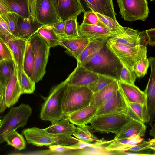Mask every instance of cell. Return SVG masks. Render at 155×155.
Listing matches in <instances>:
<instances>
[{"label": "cell", "mask_w": 155, "mask_h": 155, "mask_svg": "<svg viewBox=\"0 0 155 155\" xmlns=\"http://www.w3.org/2000/svg\"><path fill=\"white\" fill-rule=\"evenodd\" d=\"M90 40L79 35L77 37L60 38L59 45L66 48L65 52L77 60Z\"/></svg>", "instance_id": "obj_16"}, {"label": "cell", "mask_w": 155, "mask_h": 155, "mask_svg": "<svg viewBox=\"0 0 155 155\" xmlns=\"http://www.w3.org/2000/svg\"><path fill=\"white\" fill-rule=\"evenodd\" d=\"M1 119L0 118V124L1 123Z\"/></svg>", "instance_id": "obj_55"}, {"label": "cell", "mask_w": 155, "mask_h": 155, "mask_svg": "<svg viewBox=\"0 0 155 155\" xmlns=\"http://www.w3.org/2000/svg\"><path fill=\"white\" fill-rule=\"evenodd\" d=\"M17 74L23 94L33 93L35 89V83L26 74L24 70L20 73L17 72Z\"/></svg>", "instance_id": "obj_34"}, {"label": "cell", "mask_w": 155, "mask_h": 155, "mask_svg": "<svg viewBox=\"0 0 155 155\" xmlns=\"http://www.w3.org/2000/svg\"><path fill=\"white\" fill-rule=\"evenodd\" d=\"M146 127L143 122L132 120L126 124L115 134L114 140L127 138L134 134L140 137L145 135Z\"/></svg>", "instance_id": "obj_23"}, {"label": "cell", "mask_w": 155, "mask_h": 155, "mask_svg": "<svg viewBox=\"0 0 155 155\" xmlns=\"http://www.w3.org/2000/svg\"><path fill=\"white\" fill-rule=\"evenodd\" d=\"M151 1H154L155 0H150Z\"/></svg>", "instance_id": "obj_56"}, {"label": "cell", "mask_w": 155, "mask_h": 155, "mask_svg": "<svg viewBox=\"0 0 155 155\" xmlns=\"http://www.w3.org/2000/svg\"><path fill=\"white\" fill-rule=\"evenodd\" d=\"M68 117L64 118L44 129L48 133L54 135H65L71 136L75 130L76 127L70 123Z\"/></svg>", "instance_id": "obj_27"}, {"label": "cell", "mask_w": 155, "mask_h": 155, "mask_svg": "<svg viewBox=\"0 0 155 155\" xmlns=\"http://www.w3.org/2000/svg\"><path fill=\"white\" fill-rule=\"evenodd\" d=\"M98 79L88 85V87L93 93H95L111 83L114 79L105 75L98 74Z\"/></svg>", "instance_id": "obj_37"}, {"label": "cell", "mask_w": 155, "mask_h": 155, "mask_svg": "<svg viewBox=\"0 0 155 155\" xmlns=\"http://www.w3.org/2000/svg\"><path fill=\"white\" fill-rule=\"evenodd\" d=\"M121 17L127 21H145L148 16L149 9L147 0H116Z\"/></svg>", "instance_id": "obj_9"}, {"label": "cell", "mask_w": 155, "mask_h": 155, "mask_svg": "<svg viewBox=\"0 0 155 155\" xmlns=\"http://www.w3.org/2000/svg\"><path fill=\"white\" fill-rule=\"evenodd\" d=\"M97 110L95 107L89 105L70 115L68 117L69 121L77 126L86 125L94 117Z\"/></svg>", "instance_id": "obj_24"}, {"label": "cell", "mask_w": 155, "mask_h": 155, "mask_svg": "<svg viewBox=\"0 0 155 155\" xmlns=\"http://www.w3.org/2000/svg\"><path fill=\"white\" fill-rule=\"evenodd\" d=\"M0 54L3 59H13L12 54L7 42L0 36Z\"/></svg>", "instance_id": "obj_45"}, {"label": "cell", "mask_w": 155, "mask_h": 155, "mask_svg": "<svg viewBox=\"0 0 155 155\" xmlns=\"http://www.w3.org/2000/svg\"><path fill=\"white\" fill-rule=\"evenodd\" d=\"M93 93L87 87L68 85L63 96V118L90 105Z\"/></svg>", "instance_id": "obj_2"}, {"label": "cell", "mask_w": 155, "mask_h": 155, "mask_svg": "<svg viewBox=\"0 0 155 155\" xmlns=\"http://www.w3.org/2000/svg\"><path fill=\"white\" fill-rule=\"evenodd\" d=\"M78 33L80 36L90 41L97 39H109L119 35L97 25L82 23L78 27Z\"/></svg>", "instance_id": "obj_14"}, {"label": "cell", "mask_w": 155, "mask_h": 155, "mask_svg": "<svg viewBox=\"0 0 155 155\" xmlns=\"http://www.w3.org/2000/svg\"><path fill=\"white\" fill-rule=\"evenodd\" d=\"M29 40L35 56L34 67L31 79L36 83L42 80L45 74L51 47L37 32Z\"/></svg>", "instance_id": "obj_7"}, {"label": "cell", "mask_w": 155, "mask_h": 155, "mask_svg": "<svg viewBox=\"0 0 155 155\" xmlns=\"http://www.w3.org/2000/svg\"><path fill=\"white\" fill-rule=\"evenodd\" d=\"M136 77L134 71L123 64L121 70L120 81L124 83L134 84Z\"/></svg>", "instance_id": "obj_41"}, {"label": "cell", "mask_w": 155, "mask_h": 155, "mask_svg": "<svg viewBox=\"0 0 155 155\" xmlns=\"http://www.w3.org/2000/svg\"><path fill=\"white\" fill-rule=\"evenodd\" d=\"M152 129L150 131V134L155 137V124H154L152 126Z\"/></svg>", "instance_id": "obj_53"}, {"label": "cell", "mask_w": 155, "mask_h": 155, "mask_svg": "<svg viewBox=\"0 0 155 155\" xmlns=\"http://www.w3.org/2000/svg\"><path fill=\"white\" fill-rule=\"evenodd\" d=\"M5 88L0 82V113L5 111L6 108L5 103Z\"/></svg>", "instance_id": "obj_51"}, {"label": "cell", "mask_w": 155, "mask_h": 155, "mask_svg": "<svg viewBox=\"0 0 155 155\" xmlns=\"http://www.w3.org/2000/svg\"><path fill=\"white\" fill-rule=\"evenodd\" d=\"M106 44L90 59L81 64L91 71L119 80L123 64Z\"/></svg>", "instance_id": "obj_1"}, {"label": "cell", "mask_w": 155, "mask_h": 155, "mask_svg": "<svg viewBox=\"0 0 155 155\" xmlns=\"http://www.w3.org/2000/svg\"><path fill=\"white\" fill-rule=\"evenodd\" d=\"M44 25L31 18L19 16L17 22L18 37L28 41Z\"/></svg>", "instance_id": "obj_20"}, {"label": "cell", "mask_w": 155, "mask_h": 155, "mask_svg": "<svg viewBox=\"0 0 155 155\" xmlns=\"http://www.w3.org/2000/svg\"><path fill=\"white\" fill-rule=\"evenodd\" d=\"M23 94L16 72V69L7 82L5 89V103L9 108L18 101Z\"/></svg>", "instance_id": "obj_18"}, {"label": "cell", "mask_w": 155, "mask_h": 155, "mask_svg": "<svg viewBox=\"0 0 155 155\" xmlns=\"http://www.w3.org/2000/svg\"><path fill=\"white\" fill-rule=\"evenodd\" d=\"M128 106L143 123L148 122L146 105L138 103H128Z\"/></svg>", "instance_id": "obj_39"}, {"label": "cell", "mask_w": 155, "mask_h": 155, "mask_svg": "<svg viewBox=\"0 0 155 155\" xmlns=\"http://www.w3.org/2000/svg\"><path fill=\"white\" fill-rule=\"evenodd\" d=\"M7 0L14 12L23 18H31L28 0Z\"/></svg>", "instance_id": "obj_32"}, {"label": "cell", "mask_w": 155, "mask_h": 155, "mask_svg": "<svg viewBox=\"0 0 155 155\" xmlns=\"http://www.w3.org/2000/svg\"><path fill=\"white\" fill-rule=\"evenodd\" d=\"M59 19L63 21L78 15L85 10L80 0H52Z\"/></svg>", "instance_id": "obj_12"}, {"label": "cell", "mask_w": 155, "mask_h": 155, "mask_svg": "<svg viewBox=\"0 0 155 155\" xmlns=\"http://www.w3.org/2000/svg\"><path fill=\"white\" fill-rule=\"evenodd\" d=\"M16 67L12 58L0 61V82L5 88L10 77L15 72Z\"/></svg>", "instance_id": "obj_28"}, {"label": "cell", "mask_w": 155, "mask_h": 155, "mask_svg": "<svg viewBox=\"0 0 155 155\" xmlns=\"http://www.w3.org/2000/svg\"><path fill=\"white\" fill-rule=\"evenodd\" d=\"M65 21L60 20L52 26L54 31L60 38L65 37L64 30Z\"/></svg>", "instance_id": "obj_46"}, {"label": "cell", "mask_w": 155, "mask_h": 155, "mask_svg": "<svg viewBox=\"0 0 155 155\" xmlns=\"http://www.w3.org/2000/svg\"><path fill=\"white\" fill-rule=\"evenodd\" d=\"M119 87L128 103H138L146 105V96L134 84H130L118 80Z\"/></svg>", "instance_id": "obj_22"}, {"label": "cell", "mask_w": 155, "mask_h": 155, "mask_svg": "<svg viewBox=\"0 0 155 155\" xmlns=\"http://www.w3.org/2000/svg\"><path fill=\"white\" fill-rule=\"evenodd\" d=\"M81 147H84V143L81 141L71 146L54 144L49 146L51 151L59 153H64L72 150L77 149L80 148H81Z\"/></svg>", "instance_id": "obj_43"}, {"label": "cell", "mask_w": 155, "mask_h": 155, "mask_svg": "<svg viewBox=\"0 0 155 155\" xmlns=\"http://www.w3.org/2000/svg\"><path fill=\"white\" fill-rule=\"evenodd\" d=\"M35 14V20L44 25H53L60 20L52 0H36Z\"/></svg>", "instance_id": "obj_10"}, {"label": "cell", "mask_w": 155, "mask_h": 155, "mask_svg": "<svg viewBox=\"0 0 155 155\" xmlns=\"http://www.w3.org/2000/svg\"><path fill=\"white\" fill-rule=\"evenodd\" d=\"M128 105V102L119 87L111 98L97 109L94 117L107 114H125Z\"/></svg>", "instance_id": "obj_11"}, {"label": "cell", "mask_w": 155, "mask_h": 155, "mask_svg": "<svg viewBox=\"0 0 155 155\" xmlns=\"http://www.w3.org/2000/svg\"><path fill=\"white\" fill-rule=\"evenodd\" d=\"M98 79L97 74L87 69L78 63L77 67L65 81L68 85L87 87Z\"/></svg>", "instance_id": "obj_13"}, {"label": "cell", "mask_w": 155, "mask_h": 155, "mask_svg": "<svg viewBox=\"0 0 155 155\" xmlns=\"http://www.w3.org/2000/svg\"><path fill=\"white\" fill-rule=\"evenodd\" d=\"M119 88L118 80L115 79L111 83L100 91L93 93L90 105L97 109L109 100Z\"/></svg>", "instance_id": "obj_21"}, {"label": "cell", "mask_w": 155, "mask_h": 155, "mask_svg": "<svg viewBox=\"0 0 155 155\" xmlns=\"http://www.w3.org/2000/svg\"><path fill=\"white\" fill-rule=\"evenodd\" d=\"M147 36L145 31L139 32L137 30L127 27L123 33L109 39L117 43L134 47L143 45V39Z\"/></svg>", "instance_id": "obj_19"}, {"label": "cell", "mask_w": 155, "mask_h": 155, "mask_svg": "<svg viewBox=\"0 0 155 155\" xmlns=\"http://www.w3.org/2000/svg\"><path fill=\"white\" fill-rule=\"evenodd\" d=\"M28 41L19 37H13L7 41L12 54L16 71L18 72L23 70L24 59Z\"/></svg>", "instance_id": "obj_15"}, {"label": "cell", "mask_w": 155, "mask_h": 155, "mask_svg": "<svg viewBox=\"0 0 155 155\" xmlns=\"http://www.w3.org/2000/svg\"><path fill=\"white\" fill-rule=\"evenodd\" d=\"M5 141L7 144L14 147L20 150L26 147V141L22 135L19 134L15 130L13 131L5 138Z\"/></svg>", "instance_id": "obj_35"}, {"label": "cell", "mask_w": 155, "mask_h": 155, "mask_svg": "<svg viewBox=\"0 0 155 155\" xmlns=\"http://www.w3.org/2000/svg\"><path fill=\"white\" fill-rule=\"evenodd\" d=\"M67 86L64 81L52 89L42 107L40 113L42 120L53 124L63 118L62 101Z\"/></svg>", "instance_id": "obj_4"}, {"label": "cell", "mask_w": 155, "mask_h": 155, "mask_svg": "<svg viewBox=\"0 0 155 155\" xmlns=\"http://www.w3.org/2000/svg\"><path fill=\"white\" fill-rule=\"evenodd\" d=\"M95 13L99 20L97 25L106 28L119 35L123 33L127 28V27H123L120 25L117 21H115L109 17L99 13Z\"/></svg>", "instance_id": "obj_29"}, {"label": "cell", "mask_w": 155, "mask_h": 155, "mask_svg": "<svg viewBox=\"0 0 155 155\" xmlns=\"http://www.w3.org/2000/svg\"><path fill=\"white\" fill-rule=\"evenodd\" d=\"M81 4L94 12L117 21L112 0H80Z\"/></svg>", "instance_id": "obj_17"}, {"label": "cell", "mask_w": 155, "mask_h": 155, "mask_svg": "<svg viewBox=\"0 0 155 155\" xmlns=\"http://www.w3.org/2000/svg\"><path fill=\"white\" fill-rule=\"evenodd\" d=\"M149 66V59L147 58L138 61L133 66V70L136 77H143L147 73Z\"/></svg>", "instance_id": "obj_40"}, {"label": "cell", "mask_w": 155, "mask_h": 155, "mask_svg": "<svg viewBox=\"0 0 155 155\" xmlns=\"http://www.w3.org/2000/svg\"><path fill=\"white\" fill-rule=\"evenodd\" d=\"M2 59H3L0 54V61H1Z\"/></svg>", "instance_id": "obj_54"}, {"label": "cell", "mask_w": 155, "mask_h": 155, "mask_svg": "<svg viewBox=\"0 0 155 155\" xmlns=\"http://www.w3.org/2000/svg\"><path fill=\"white\" fill-rule=\"evenodd\" d=\"M109 39H97L90 41L78 59V63L81 64L92 58L107 43Z\"/></svg>", "instance_id": "obj_26"}, {"label": "cell", "mask_w": 155, "mask_h": 155, "mask_svg": "<svg viewBox=\"0 0 155 155\" xmlns=\"http://www.w3.org/2000/svg\"><path fill=\"white\" fill-rule=\"evenodd\" d=\"M0 36L6 42L9 39L13 37H15L11 34L10 31L6 29L0 23Z\"/></svg>", "instance_id": "obj_50"}, {"label": "cell", "mask_w": 155, "mask_h": 155, "mask_svg": "<svg viewBox=\"0 0 155 155\" xmlns=\"http://www.w3.org/2000/svg\"><path fill=\"white\" fill-rule=\"evenodd\" d=\"M27 142L37 146H50L54 144L72 145L80 141L71 136L54 135L49 133L44 129L33 127L23 129L22 131Z\"/></svg>", "instance_id": "obj_3"}, {"label": "cell", "mask_w": 155, "mask_h": 155, "mask_svg": "<svg viewBox=\"0 0 155 155\" xmlns=\"http://www.w3.org/2000/svg\"><path fill=\"white\" fill-rule=\"evenodd\" d=\"M106 45L122 64L132 70L137 62L147 58V47L143 45L132 47L116 42L109 39Z\"/></svg>", "instance_id": "obj_6"}, {"label": "cell", "mask_w": 155, "mask_h": 155, "mask_svg": "<svg viewBox=\"0 0 155 155\" xmlns=\"http://www.w3.org/2000/svg\"><path fill=\"white\" fill-rule=\"evenodd\" d=\"M146 150H152L155 151L154 138L148 141L143 140L141 143L127 149L125 151H135Z\"/></svg>", "instance_id": "obj_42"}, {"label": "cell", "mask_w": 155, "mask_h": 155, "mask_svg": "<svg viewBox=\"0 0 155 155\" xmlns=\"http://www.w3.org/2000/svg\"><path fill=\"white\" fill-rule=\"evenodd\" d=\"M31 18L34 21L35 19V6L36 0H28Z\"/></svg>", "instance_id": "obj_52"}, {"label": "cell", "mask_w": 155, "mask_h": 155, "mask_svg": "<svg viewBox=\"0 0 155 155\" xmlns=\"http://www.w3.org/2000/svg\"><path fill=\"white\" fill-rule=\"evenodd\" d=\"M84 16L82 23L88 25H97L99 20L95 13L91 10L85 11L84 12Z\"/></svg>", "instance_id": "obj_44"}, {"label": "cell", "mask_w": 155, "mask_h": 155, "mask_svg": "<svg viewBox=\"0 0 155 155\" xmlns=\"http://www.w3.org/2000/svg\"><path fill=\"white\" fill-rule=\"evenodd\" d=\"M35 65V56L29 40L28 41L23 61V68L26 74L31 78Z\"/></svg>", "instance_id": "obj_33"}, {"label": "cell", "mask_w": 155, "mask_h": 155, "mask_svg": "<svg viewBox=\"0 0 155 155\" xmlns=\"http://www.w3.org/2000/svg\"><path fill=\"white\" fill-rule=\"evenodd\" d=\"M144 140L138 135L134 134L127 138L112 140L105 147L108 151L114 152L125 151L127 149L138 144Z\"/></svg>", "instance_id": "obj_25"}, {"label": "cell", "mask_w": 155, "mask_h": 155, "mask_svg": "<svg viewBox=\"0 0 155 155\" xmlns=\"http://www.w3.org/2000/svg\"><path fill=\"white\" fill-rule=\"evenodd\" d=\"M1 16L7 23L11 34L15 37H18L17 22L19 15L11 12Z\"/></svg>", "instance_id": "obj_36"}, {"label": "cell", "mask_w": 155, "mask_h": 155, "mask_svg": "<svg viewBox=\"0 0 155 155\" xmlns=\"http://www.w3.org/2000/svg\"><path fill=\"white\" fill-rule=\"evenodd\" d=\"M14 12L7 0H0V15Z\"/></svg>", "instance_id": "obj_48"}, {"label": "cell", "mask_w": 155, "mask_h": 155, "mask_svg": "<svg viewBox=\"0 0 155 155\" xmlns=\"http://www.w3.org/2000/svg\"><path fill=\"white\" fill-rule=\"evenodd\" d=\"M37 32L51 47L60 45V38L54 31L52 25H44Z\"/></svg>", "instance_id": "obj_30"}, {"label": "cell", "mask_w": 155, "mask_h": 155, "mask_svg": "<svg viewBox=\"0 0 155 155\" xmlns=\"http://www.w3.org/2000/svg\"><path fill=\"white\" fill-rule=\"evenodd\" d=\"M32 109L28 104L21 103L18 107H12L1 120L0 124V144L5 142L11 133L26 124Z\"/></svg>", "instance_id": "obj_5"}, {"label": "cell", "mask_w": 155, "mask_h": 155, "mask_svg": "<svg viewBox=\"0 0 155 155\" xmlns=\"http://www.w3.org/2000/svg\"><path fill=\"white\" fill-rule=\"evenodd\" d=\"M155 151L146 150L138 151H124L119 152V155H155Z\"/></svg>", "instance_id": "obj_47"}, {"label": "cell", "mask_w": 155, "mask_h": 155, "mask_svg": "<svg viewBox=\"0 0 155 155\" xmlns=\"http://www.w3.org/2000/svg\"><path fill=\"white\" fill-rule=\"evenodd\" d=\"M77 17H75L65 21L64 34L65 37H73L79 36Z\"/></svg>", "instance_id": "obj_38"}, {"label": "cell", "mask_w": 155, "mask_h": 155, "mask_svg": "<svg viewBox=\"0 0 155 155\" xmlns=\"http://www.w3.org/2000/svg\"><path fill=\"white\" fill-rule=\"evenodd\" d=\"M132 120L129 116L124 113L107 114L94 117L89 123L91 128L97 131L116 134Z\"/></svg>", "instance_id": "obj_8"}, {"label": "cell", "mask_w": 155, "mask_h": 155, "mask_svg": "<svg viewBox=\"0 0 155 155\" xmlns=\"http://www.w3.org/2000/svg\"><path fill=\"white\" fill-rule=\"evenodd\" d=\"M89 127L87 125L78 126L72 134L79 141L87 144H91L93 142L99 141L96 136L91 133L89 130Z\"/></svg>", "instance_id": "obj_31"}, {"label": "cell", "mask_w": 155, "mask_h": 155, "mask_svg": "<svg viewBox=\"0 0 155 155\" xmlns=\"http://www.w3.org/2000/svg\"><path fill=\"white\" fill-rule=\"evenodd\" d=\"M145 32L146 34L148 39L147 44H148L152 46L155 45V29L152 28L146 30Z\"/></svg>", "instance_id": "obj_49"}]
</instances>
